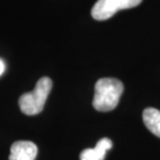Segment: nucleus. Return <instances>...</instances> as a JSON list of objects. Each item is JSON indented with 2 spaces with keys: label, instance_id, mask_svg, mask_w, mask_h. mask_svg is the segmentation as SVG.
<instances>
[{
  "label": "nucleus",
  "instance_id": "f257e3e1",
  "mask_svg": "<svg viewBox=\"0 0 160 160\" xmlns=\"http://www.w3.org/2000/svg\"><path fill=\"white\" fill-rule=\"evenodd\" d=\"M124 91L123 83L113 78L100 79L95 86L93 107L99 112H109L117 108Z\"/></svg>",
  "mask_w": 160,
  "mask_h": 160
},
{
  "label": "nucleus",
  "instance_id": "f03ea898",
  "mask_svg": "<svg viewBox=\"0 0 160 160\" xmlns=\"http://www.w3.org/2000/svg\"><path fill=\"white\" fill-rule=\"evenodd\" d=\"M52 89V81L48 77H43L37 81L35 89L23 94L19 98V107L22 113L27 116L40 114Z\"/></svg>",
  "mask_w": 160,
  "mask_h": 160
},
{
  "label": "nucleus",
  "instance_id": "7ed1b4c3",
  "mask_svg": "<svg viewBox=\"0 0 160 160\" xmlns=\"http://www.w3.org/2000/svg\"><path fill=\"white\" fill-rule=\"evenodd\" d=\"M142 0H98L91 8V17L97 21L110 19L121 9L137 6Z\"/></svg>",
  "mask_w": 160,
  "mask_h": 160
},
{
  "label": "nucleus",
  "instance_id": "20e7f679",
  "mask_svg": "<svg viewBox=\"0 0 160 160\" xmlns=\"http://www.w3.org/2000/svg\"><path fill=\"white\" fill-rule=\"evenodd\" d=\"M37 155V147L28 141L15 142L11 147L8 160H35Z\"/></svg>",
  "mask_w": 160,
  "mask_h": 160
},
{
  "label": "nucleus",
  "instance_id": "39448f33",
  "mask_svg": "<svg viewBox=\"0 0 160 160\" xmlns=\"http://www.w3.org/2000/svg\"><path fill=\"white\" fill-rule=\"evenodd\" d=\"M111 148V139L108 138H103L97 142L95 148L83 150L80 154V160H104L106 152Z\"/></svg>",
  "mask_w": 160,
  "mask_h": 160
},
{
  "label": "nucleus",
  "instance_id": "423d86ee",
  "mask_svg": "<svg viewBox=\"0 0 160 160\" xmlns=\"http://www.w3.org/2000/svg\"><path fill=\"white\" fill-rule=\"evenodd\" d=\"M142 120L149 130L160 138V111L154 108H146L142 113Z\"/></svg>",
  "mask_w": 160,
  "mask_h": 160
},
{
  "label": "nucleus",
  "instance_id": "0eeeda50",
  "mask_svg": "<svg viewBox=\"0 0 160 160\" xmlns=\"http://www.w3.org/2000/svg\"><path fill=\"white\" fill-rule=\"evenodd\" d=\"M4 69H5V64H4V62H3L2 59H0V76L3 73Z\"/></svg>",
  "mask_w": 160,
  "mask_h": 160
}]
</instances>
